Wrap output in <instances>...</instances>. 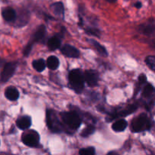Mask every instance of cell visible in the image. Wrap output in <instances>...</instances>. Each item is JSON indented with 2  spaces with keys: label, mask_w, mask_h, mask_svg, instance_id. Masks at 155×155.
Segmentation results:
<instances>
[{
  "label": "cell",
  "mask_w": 155,
  "mask_h": 155,
  "mask_svg": "<svg viewBox=\"0 0 155 155\" xmlns=\"http://www.w3.org/2000/svg\"><path fill=\"white\" fill-rule=\"evenodd\" d=\"M45 33H46V29H45V27L44 25H40L38 27V29L36 30V31L35 32L34 34H33L32 41L34 42H41V41L45 38Z\"/></svg>",
  "instance_id": "obj_14"
},
{
  "label": "cell",
  "mask_w": 155,
  "mask_h": 155,
  "mask_svg": "<svg viewBox=\"0 0 155 155\" xmlns=\"http://www.w3.org/2000/svg\"><path fill=\"white\" fill-rule=\"evenodd\" d=\"M139 30L142 34L146 36H151L155 33V20L153 18L139 26Z\"/></svg>",
  "instance_id": "obj_8"
},
{
  "label": "cell",
  "mask_w": 155,
  "mask_h": 155,
  "mask_svg": "<svg viewBox=\"0 0 155 155\" xmlns=\"http://www.w3.org/2000/svg\"><path fill=\"white\" fill-rule=\"evenodd\" d=\"M61 51L64 55L68 58H77L80 55V51L77 48L68 44L64 45L61 48Z\"/></svg>",
  "instance_id": "obj_9"
},
{
  "label": "cell",
  "mask_w": 155,
  "mask_h": 155,
  "mask_svg": "<svg viewBox=\"0 0 155 155\" xmlns=\"http://www.w3.org/2000/svg\"><path fill=\"white\" fill-rule=\"evenodd\" d=\"M22 142L28 147H36L39 142V136L36 131L32 130L22 136Z\"/></svg>",
  "instance_id": "obj_5"
},
{
  "label": "cell",
  "mask_w": 155,
  "mask_h": 155,
  "mask_svg": "<svg viewBox=\"0 0 155 155\" xmlns=\"http://www.w3.org/2000/svg\"><path fill=\"white\" fill-rule=\"evenodd\" d=\"M32 47H33V42H29L28 45L25 47V48H24V55L27 56L29 54H30V51H31V49H32Z\"/></svg>",
  "instance_id": "obj_25"
},
{
  "label": "cell",
  "mask_w": 155,
  "mask_h": 155,
  "mask_svg": "<svg viewBox=\"0 0 155 155\" xmlns=\"http://www.w3.org/2000/svg\"><path fill=\"white\" fill-rule=\"evenodd\" d=\"M95 131V127L93 125H88L86 128H85L84 130L82 131L81 133V136L83 137H88V136H91L92 134H93Z\"/></svg>",
  "instance_id": "obj_21"
},
{
  "label": "cell",
  "mask_w": 155,
  "mask_h": 155,
  "mask_svg": "<svg viewBox=\"0 0 155 155\" xmlns=\"http://www.w3.org/2000/svg\"><path fill=\"white\" fill-rule=\"evenodd\" d=\"M154 93V86H153L151 84L148 83V84L145 85V86L144 87L143 90H142V95L143 98H150L153 96Z\"/></svg>",
  "instance_id": "obj_18"
},
{
  "label": "cell",
  "mask_w": 155,
  "mask_h": 155,
  "mask_svg": "<svg viewBox=\"0 0 155 155\" xmlns=\"http://www.w3.org/2000/svg\"><path fill=\"white\" fill-rule=\"evenodd\" d=\"M106 1L108 2H110V3H114L117 0H106Z\"/></svg>",
  "instance_id": "obj_27"
},
{
  "label": "cell",
  "mask_w": 155,
  "mask_h": 155,
  "mask_svg": "<svg viewBox=\"0 0 155 155\" xmlns=\"http://www.w3.org/2000/svg\"><path fill=\"white\" fill-rule=\"evenodd\" d=\"M61 117L62 121L64 122V124L68 126L71 130H77L81 125L82 119L77 112H64V113H62L61 114Z\"/></svg>",
  "instance_id": "obj_2"
},
{
  "label": "cell",
  "mask_w": 155,
  "mask_h": 155,
  "mask_svg": "<svg viewBox=\"0 0 155 155\" xmlns=\"http://www.w3.org/2000/svg\"><path fill=\"white\" fill-rule=\"evenodd\" d=\"M47 125L48 127L54 133H61L63 130V125L58 117L54 111L51 110H47Z\"/></svg>",
  "instance_id": "obj_4"
},
{
  "label": "cell",
  "mask_w": 155,
  "mask_h": 155,
  "mask_svg": "<svg viewBox=\"0 0 155 155\" xmlns=\"http://www.w3.org/2000/svg\"><path fill=\"white\" fill-rule=\"evenodd\" d=\"M17 68V64L14 62H9L5 64L4 68L1 73V82L2 83L8 81L15 74Z\"/></svg>",
  "instance_id": "obj_6"
},
{
  "label": "cell",
  "mask_w": 155,
  "mask_h": 155,
  "mask_svg": "<svg viewBox=\"0 0 155 155\" xmlns=\"http://www.w3.org/2000/svg\"><path fill=\"white\" fill-rule=\"evenodd\" d=\"M151 128V124L148 116L145 114H142L132 121L131 130L134 133L148 130Z\"/></svg>",
  "instance_id": "obj_3"
},
{
  "label": "cell",
  "mask_w": 155,
  "mask_h": 155,
  "mask_svg": "<svg viewBox=\"0 0 155 155\" xmlns=\"http://www.w3.org/2000/svg\"><path fill=\"white\" fill-rule=\"evenodd\" d=\"M135 7L137 8H140L142 7V3H141L140 2H137L135 4Z\"/></svg>",
  "instance_id": "obj_26"
},
{
  "label": "cell",
  "mask_w": 155,
  "mask_h": 155,
  "mask_svg": "<svg viewBox=\"0 0 155 155\" xmlns=\"http://www.w3.org/2000/svg\"><path fill=\"white\" fill-rule=\"evenodd\" d=\"M61 39L58 36H51L48 39V42H47L48 48L51 51L58 49L61 46Z\"/></svg>",
  "instance_id": "obj_15"
},
{
  "label": "cell",
  "mask_w": 155,
  "mask_h": 155,
  "mask_svg": "<svg viewBox=\"0 0 155 155\" xmlns=\"http://www.w3.org/2000/svg\"><path fill=\"white\" fill-rule=\"evenodd\" d=\"M89 40L90 42V43L96 48L97 51H98L99 54H101L103 56H107L108 54H107V50H106V48L102 45H101L99 42H97L96 40H94V39H89Z\"/></svg>",
  "instance_id": "obj_20"
},
{
  "label": "cell",
  "mask_w": 155,
  "mask_h": 155,
  "mask_svg": "<svg viewBox=\"0 0 155 155\" xmlns=\"http://www.w3.org/2000/svg\"><path fill=\"white\" fill-rule=\"evenodd\" d=\"M85 81L90 87H95L98 85L99 80V74L95 70H88L84 73Z\"/></svg>",
  "instance_id": "obj_7"
},
{
  "label": "cell",
  "mask_w": 155,
  "mask_h": 155,
  "mask_svg": "<svg viewBox=\"0 0 155 155\" xmlns=\"http://www.w3.org/2000/svg\"><path fill=\"white\" fill-rule=\"evenodd\" d=\"M2 18L8 22H14L17 19V14L15 9L11 7H7L3 8L2 11Z\"/></svg>",
  "instance_id": "obj_10"
},
{
  "label": "cell",
  "mask_w": 155,
  "mask_h": 155,
  "mask_svg": "<svg viewBox=\"0 0 155 155\" xmlns=\"http://www.w3.org/2000/svg\"><path fill=\"white\" fill-rule=\"evenodd\" d=\"M128 124H127V120L124 119H120L117 120L116 122H114L112 125V130L115 132H123L127 129Z\"/></svg>",
  "instance_id": "obj_16"
},
{
  "label": "cell",
  "mask_w": 155,
  "mask_h": 155,
  "mask_svg": "<svg viewBox=\"0 0 155 155\" xmlns=\"http://www.w3.org/2000/svg\"><path fill=\"white\" fill-rule=\"evenodd\" d=\"M32 65H33V68L36 71H38V72H42V71H43L45 70V67L47 66L45 61L42 58L33 61V63H32Z\"/></svg>",
  "instance_id": "obj_19"
},
{
  "label": "cell",
  "mask_w": 155,
  "mask_h": 155,
  "mask_svg": "<svg viewBox=\"0 0 155 155\" xmlns=\"http://www.w3.org/2000/svg\"><path fill=\"white\" fill-rule=\"evenodd\" d=\"M86 32L89 35H92V36H99L100 32L98 29L93 28V27H88L86 29Z\"/></svg>",
  "instance_id": "obj_24"
},
{
  "label": "cell",
  "mask_w": 155,
  "mask_h": 155,
  "mask_svg": "<svg viewBox=\"0 0 155 155\" xmlns=\"http://www.w3.org/2000/svg\"><path fill=\"white\" fill-rule=\"evenodd\" d=\"M68 80L72 89L78 93L83 90L85 83L84 74L79 69H74L71 71L68 74Z\"/></svg>",
  "instance_id": "obj_1"
},
{
  "label": "cell",
  "mask_w": 155,
  "mask_h": 155,
  "mask_svg": "<svg viewBox=\"0 0 155 155\" xmlns=\"http://www.w3.org/2000/svg\"><path fill=\"white\" fill-rule=\"evenodd\" d=\"M80 155H93L95 154V149L93 147H89V148H82L79 151Z\"/></svg>",
  "instance_id": "obj_23"
},
{
  "label": "cell",
  "mask_w": 155,
  "mask_h": 155,
  "mask_svg": "<svg viewBox=\"0 0 155 155\" xmlns=\"http://www.w3.org/2000/svg\"><path fill=\"white\" fill-rule=\"evenodd\" d=\"M32 124L31 117L29 116H23L18 118L16 121V125L20 130H25L30 127Z\"/></svg>",
  "instance_id": "obj_11"
},
{
  "label": "cell",
  "mask_w": 155,
  "mask_h": 155,
  "mask_svg": "<svg viewBox=\"0 0 155 155\" xmlns=\"http://www.w3.org/2000/svg\"><path fill=\"white\" fill-rule=\"evenodd\" d=\"M59 64H60L59 59L56 56L54 55L49 56V57L48 58V59H47L46 65L48 68V69L54 71V70H56L58 68Z\"/></svg>",
  "instance_id": "obj_17"
},
{
  "label": "cell",
  "mask_w": 155,
  "mask_h": 155,
  "mask_svg": "<svg viewBox=\"0 0 155 155\" xmlns=\"http://www.w3.org/2000/svg\"><path fill=\"white\" fill-rule=\"evenodd\" d=\"M145 63L152 71H155V56L149 55L145 58Z\"/></svg>",
  "instance_id": "obj_22"
},
{
  "label": "cell",
  "mask_w": 155,
  "mask_h": 155,
  "mask_svg": "<svg viewBox=\"0 0 155 155\" xmlns=\"http://www.w3.org/2000/svg\"><path fill=\"white\" fill-rule=\"evenodd\" d=\"M5 95L9 101H17L19 98V92L14 86H8L5 92Z\"/></svg>",
  "instance_id": "obj_12"
},
{
  "label": "cell",
  "mask_w": 155,
  "mask_h": 155,
  "mask_svg": "<svg viewBox=\"0 0 155 155\" xmlns=\"http://www.w3.org/2000/svg\"><path fill=\"white\" fill-rule=\"evenodd\" d=\"M51 9L56 16L59 17V18H64V5L61 2H58L53 3L51 5Z\"/></svg>",
  "instance_id": "obj_13"
}]
</instances>
